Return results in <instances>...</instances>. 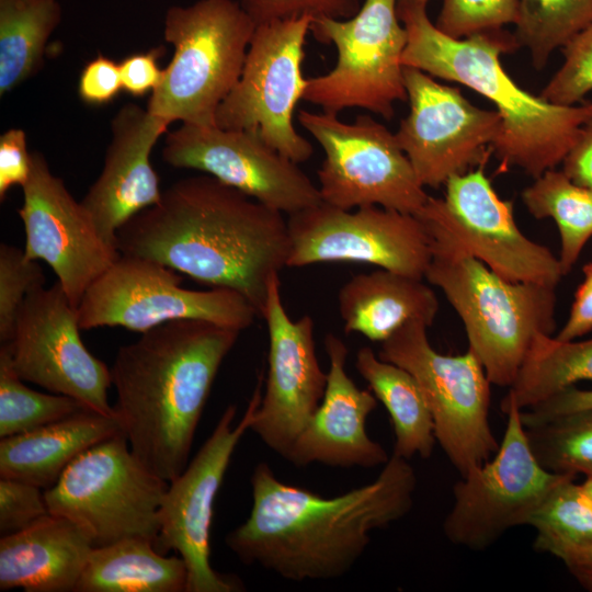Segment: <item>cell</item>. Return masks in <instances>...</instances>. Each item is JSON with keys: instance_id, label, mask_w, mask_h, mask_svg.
<instances>
[{"instance_id": "1", "label": "cell", "mask_w": 592, "mask_h": 592, "mask_svg": "<svg viewBox=\"0 0 592 592\" xmlns=\"http://www.w3.org/2000/svg\"><path fill=\"white\" fill-rule=\"evenodd\" d=\"M212 175L181 179L116 232L121 254L160 262L242 294L262 316L271 277L287 267V218Z\"/></svg>"}, {"instance_id": "2", "label": "cell", "mask_w": 592, "mask_h": 592, "mask_svg": "<svg viewBox=\"0 0 592 592\" xmlns=\"http://www.w3.org/2000/svg\"><path fill=\"white\" fill-rule=\"evenodd\" d=\"M250 482V514L225 543L242 563L299 582L346 574L372 531L411 511L417 476L408 459L391 454L375 480L332 498L280 480L266 463Z\"/></svg>"}, {"instance_id": "3", "label": "cell", "mask_w": 592, "mask_h": 592, "mask_svg": "<svg viewBox=\"0 0 592 592\" xmlns=\"http://www.w3.org/2000/svg\"><path fill=\"white\" fill-rule=\"evenodd\" d=\"M240 332L174 320L117 351L111 367L115 417L135 456L168 482L189 464L210 388Z\"/></svg>"}, {"instance_id": "4", "label": "cell", "mask_w": 592, "mask_h": 592, "mask_svg": "<svg viewBox=\"0 0 592 592\" xmlns=\"http://www.w3.org/2000/svg\"><path fill=\"white\" fill-rule=\"evenodd\" d=\"M399 18L408 34L405 67L462 83L496 106L502 124L492 152L500 170L519 168L535 179L562 162L592 117V103L558 105L523 90L501 65L500 55L519 47L502 30L453 38L435 26L426 8Z\"/></svg>"}, {"instance_id": "5", "label": "cell", "mask_w": 592, "mask_h": 592, "mask_svg": "<svg viewBox=\"0 0 592 592\" xmlns=\"http://www.w3.org/2000/svg\"><path fill=\"white\" fill-rule=\"evenodd\" d=\"M418 217L431 237V262L424 278L457 312L468 350L491 385L510 388L536 337L556 330V288L502 277L440 224Z\"/></svg>"}, {"instance_id": "6", "label": "cell", "mask_w": 592, "mask_h": 592, "mask_svg": "<svg viewBox=\"0 0 592 592\" xmlns=\"http://www.w3.org/2000/svg\"><path fill=\"white\" fill-rule=\"evenodd\" d=\"M257 23L234 0L172 5L163 36L174 47L146 109L169 123L215 125V114L238 82Z\"/></svg>"}, {"instance_id": "7", "label": "cell", "mask_w": 592, "mask_h": 592, "mask_svg": "<svg viewBox=\"0 0 592 592\" xmlns=\"http://www.w3.org/2000/svg\"><path fill=\"white\" fill-rule=\"evenodd\" d=\"M168 486L121 433L80 454L45 490V499L49 512L75 523L93 548L132 537L155 543Z\"/></svg>"}, {"instance_id": "8", "label": "cell", "mask_w": 592, "mask_h": 592, "mask_svg": "<svg viewBox=\"0 0 592 592\" xmlns=\"http://www.w3.org/2000/svg\"><path fill=\"white\" fill-rule=\"evenodd\" d=\"M400 21L397 0H364L348 19L314 18L310 31L335 47L337 61L307 79L303 100L327 113L358 107L390 119L395 103L408 100L402 65L408 34Z\"/></svg>"}, {"instance_id": "9", "label": "cell", "mask_w": 592, "mask_h": 592, "mask_svg": "<svg viewBox=\"0 0 592 592\" xmlns=\"http://www.w3.org/2000/svg\"><path fill=\"white\" fill-rule=\"evenodd\" d=\"M177 271L155 260L121 254L84 293L77 310L81 330L124 327L144 333L174 320H203L243 331L259 316L239 292L189 289Z\"/></svg>"}, {"instance_id": "10", "label": "cell", "mask_w": 592, "mask_h": 592, "mask_svg": "<svg viewBox=\"0 0 592 592\" xmlns=\"http://www.w3.org/2000/svg\"><path fill=\"white\" fill-rule=\"evenodd\" d=\"M428 328L420 321L406 323L380 343L378 356L414 377L433 417L436 442L462 477L499 448L489 422L491 383L470 350L460 355L434 350Z\"/></svg>"}, {"instance_id": "11", "label": "cell", "mask_w": 592, "mask_h": 592, "mask_svg": "<svg viewBox=\"0 0 592 592\" xmlns=\"http://www.w3.org/2000/svg\"><path fill=\"white\" fill-rule=\"evenodd\" d=\"M325 159L317 171L321 201L341 209L380 206L417 215L429 195L396 134L368 115L346 123L337 114L298 113Z\"/></svg>"}, {"instance_id": "12", "label": "cell", "mask_w": 592, "mask_h": 592, "mask_svg": "<svg viewBox=\"0 0 592 592\" xmlns=\"http://www.w3.org/2000/svg\"><path fill=\"white\" fill-rule=\"evenodd\" d=\"M312 20L303 15L257 24L240 78L214 119L221 128L257 133L297 163L314 153L311 143L294 125L307 84L301 65Z\"/></svg>"}, {"instance_id": "13", "label": "cell", "mask_w": 592, "mask_h": 592, "mask_svg": "<svg viewBox=\"0 0 592 592\" xmlns=\"http://www.w3.org/2000/svg\"><path fill=\"white\" fill-rule=\"evenodd\" d=\"M506 428L493 457L471 467L453 487L444 519L445 537L456 546L483 550L509 530L528 525L549 491L566 476L546 470L526 439L521 410L501 401Z\"/></svg>"}, {"instance_id": "14", "label": "cell", "mask_w": 592, "mask_h": 592, "mask_svg": "<svg viewBox=\"0 0 592 592\" xmlns=\"http://www.w3.org/2000/svg\"><path fill=\"white\" fill-rule=\"evenodd\" d=\"M263 372L243 417L235 422L237 407L229 405L209 437L164 493L159 512L155 549L166 555L179 553L187 568L186 592H235L242 584L232 576L218 573L210 566V526L214 503L232 454L250 430L262 397Z\"/></svg>"}, {"instance_id": "15", "label": "cell", "mask_w": 592, "mask_h": 592, "mask_svg": "<svg viewBox=\"0 0 592 592\" xmlns=\"http://www.w3.org/2000/svg\"><path fill=\"white\" fill-rule=\"evenodd\" d=\"M287 267L325 262L368 263L424 278L431 237L413 214L380 206L341 209L323 202L287 217Z\"/></svg>"}, {"instance_id": "16", "label": "cell", "mask_w": 592, "mask_h": 592, "mask_svg": "<svg viewBox=\"0 0 592 592\" xmlns=\"http://www.w3.org/2000/svg\"><path fill=\"white\" fill-rule=\"evenodd\" d=\"M80 330L78 310L56 282L27 295L13 334L1 349L21 379L115 415L107 399L111 368L89 352Z\"/></svg>"}, {"instance_id": "17", "label": "cell", "mask_w": 592, "mask_h": 592, "mask_svg": "<svg viewBox=\"0 0 592 592\" xmlns=\"http://www.w3.org/2000/svg\"><path fill=\"white\" fill-rule=\"evenodd\" d=\"M403 76L410 111L395 134L420 183L437 189L485 164L501 130L500 114L417 68L405 67Z\"/></svg>"}, {"instance_id": "18", "label": "cell", "mask_w": 592, "mask_h": 592, "mask_svg": "<svg viewBox=\"0 0 592 592\" xmlns=\"http://www.w3.org/2000/svg\"><path fill=\"white\" fill-rule=\"evenodd\" d=\"M483 166L452 177L444 197L429 196L417 215L440 224L502 277L556 288L565 276L558 257L521 231L512 201L497 194Z\"/></svg>"}, {"instance_id": "19", "label": "cell", "mask_w": 592, "mask_h": 592, "mask_svg": "<svg viewBox=\"0 0 592 592\" xmlns=\"http://www.w3.org/2000/svg\"><path fill=\"white\" fill-rule=\"evenodd\" d=\"M162 159L212 175L287 216L322 202L299 163L254 132L182 123L168 134Z\"/></svg>"}, {"instance_id": "20", "label": "cell", "mask_w": 592, "mask_h": 592, "mask_svg": "<svg viewBox=\"0 0 592 592\" xmlns=\"http://www.w3.org/2000/svg\"><path fill=\"white\" fill-rule=\"evenodd\" d=\"M22 192L18 213L25 231L24 254L46 262L78 308L87 289L121 253L101 235L81 201L53 174L41 152L32 153L31 173Z\"/></svg>"}, {"instance_id": "21", "label": "cell", "mask_w": 592, "mask_h": 592, "mask_svg": "<svg viewBox=\"0 0 592 592\" xmlns=\"http://www.w3.org/2000/svg\"><path fill=\"white\" fill-rule=\"evenodd\" d=\"M261 317L269 334L267 375L250 430L286 459L323 398L327 373L316 354L314 320L288 316L278 273L270 280Z\"/></svg>"}, {"instance_id": "22", "label": "cell", "mask_w": 592, "mask_h": 592, "mask_svg": "<svg viewBox=\"0 0 592 592\" xmlns=\"http://www.w3.org/2000/svg\"><path fill=\"white\" fill-rule=\"evenodd\" d=\"M170 124L133 103L122 106L111 122L102 171L81 204L101 235L115 246L117 230L161 197L150 155Z\"/></svg>"}, {"instance_id": "23", "label": "cell", "mask_w": 592, "mask_h": 592, "mask_svg": "<svg viewBox=\"0 0 592 592\" xmlns=\"http://www.w3.org/2000/svg\"><path fill=\"white\" fill-rule=\"evenodd\" d=\"M325 349L329 371L323 398L286 460L298 467L311 463L340 468L385 465L390 456L366 431L378 399L372 390L358 388L346 373L349 350L340 338L328 333Z\"/></svg>"}, {"instance_id": "24", "label": "cell", "mask_w": 592, "mask_h": 592, "mask_svg": "<svg viewBox=\"0 0 592 592\" xmlns=\"http://www.w3.org/2000/svg\"><path fill=\"white\" fill-rule=\"evenodd\" d=\"M93 546L70 520L48 513L0 539V590L75 591Z\"/></svg>"}, {"instance_id": "25", "label": "cell", "mask_w": 592, "mask_h": 592, "mask_svg": "<svg viewBox=\"0 0 592 592\" xmlns=\"http://www.w3.org/2000/svg\"><path fill=\"white\" fill-rule=\"evenodd\" d=\"M121 433L115 415L83 409L35 430L2 437L0 477L26 481L46 490L80 454Z\"/></svg>"}, {"instance_id": "26", "label": "cell", "mask_w": 592, "mask_h": 592, "mask_svg": "<svg viewBox=\"0 0 592 592\" xmlns=\"http://www.w3.org/2000/svg\"><path fill=\"white\" fill-rule=\"evenodd\" d=\"M338 307L345 333H361L382 343L406 323L420 321L430 327L440 304L423 278L378 267L344 283Z\"/></svg>"}, {"instance_id": "27", "label": "cell", "mask_w": 592, "mask_h": 592, "mask_svg": "<svg viewBox=\"0 0 592 592\" xmlns=\"http://www.w3.org/2000/svg\"><path fill=\"white\" fill-rule=\"evenodd\" d=\"M187 568L180 556L167 557L153 542L126 538L93 548L76 592H186Z\"/></svg>"}, {"instance_id": "28", "label": "cell", "mask_w": 592, "mask_h": 592, "mask_svg": "<svg viewBox=\"0 0 592 592\" xmlns=\"http://www.w3.org/2000/svg\"><path fill=\"white\" fill-rule=\"evenodd\" d=\"M354 365L389 413L395 434L392 454L408 460L415 455L430 458L436 442L434 421L414 377L382 360L369 346L357 351Z\"/></svg>"}, {"instance_id": "29", "label": "cell", "mask_w": 592, "mask_h": 592, "mask_svg": "<svg viewBox=\"0 0 592 592\" xmlns=\"http://www.w3.org/2000/svg\"><path fill=\"white\" fill-rule=\"evenodd\" d=\"M58 0H0V94L36 75L61 21Z\"/></svg>"}, {"instance_id": "30", "label": "cell", "mask_w": 592, "mask_h": 592, "mask_svg": "<svg viewBox=\"0 0 592 592\" xmlns=\"http://www.w3.org/2000/svg\"><path fill=\"white\" fill-rule=\"evenodd\" d=\"M583 380L592 382V339L561 341L539 334L502 400L524 410Z\"/></svg>"}, {"instance_id": "31", "label": "cell", "mask_w": 592, "mask_h": 592, "mask_svg": "<svg viewBox=\"0 0 592 592\" xmlns=\"http://www.w3.org/2000/svg\"><path fill=\"white\" fill-rule=\"evenodd\" d=\"M522 201L535 218L555 221L558 259L563 275L568 274L592 238V190L576 184L562 170L550 169L523 190Z\"/></svg>"}, {"instance_id": "32", "label": "cell", "mask_w": 592, "mask_h": 592, "mask_svg": "<svg viewBox=\"0 0 592 592\" xmlns=\"http://www.w3.org/2000/svg\"><path fill=\"white\" fill-rule=\"evenodd\" d=\"M536 532V551L565 557L592 548V498L576 477L566 475L528 521Z\"/></svg>"}, {"instance_id": "33", "label": "cell", "mask_w": 592, "mask_h": 592, "mask_svg": "<svg viewBox=\"0 0 592 592\" xmlns=\"http://www.w3.org/2000/svg\"><path fill=\"white\" fill-rule=\"evenodd\" d=\"M592 22V0H519L513 34L528 48L533 66L545 67L550 54L563 47Z\"/></svg>"}, {"instance_id": "34", "label": "cell", "mask_w": 592, "mask_h": 592, "mask_svg": "<svg viewBox=\"0 0 592 592\" xmlns=\"http://www.w3.org/2000/svg\"><path fill=\"white\" fill-rule=\"evenodd\" d=\"M530 447L546 470L592 477V409L524 426Z\"/></svg>"}, {"instance_id": "35", "label": "cell", "mask_w": 592, "mask_h": 592, "mask_svg": "<svg viewBox=\"0 0 592 592\" xmlns=\"http://www.w3.org/2000/svg\"><path fill=\"white\" fill-rule=\"evenodd\" d=\"M87 409L76 399L29 388L0 349V437L21 434Z\"/></svg>"}, {"instance_id": "36", "label": "cell", "mask_w": 592, "mask_h": 592, "mask_svg": "<svg viewBox=\"0 0 592 592\" xmlns=\"http://www.w3.org/2000/svg\"><path fill=\"white\" fill-rule=\"evenodd\" d=\"M45 276L38 261L25 257L24 250L0 244V341L12 337L19 312L27 295L44 286Z\"/></svg>"}, {"instance_id": "37", "label": "cell", "mask_w": 592, "mask_h": 592, "mask_svg": "<svg viewBox=\"0 0 592 592\" xmlns=\"http://www.w3.org/2000/svg\"><path fill=\"white\" fill-rule=\"evenodd\" d=\"M519 0H443L434 23L445 35L464 38L515 24Z\"/></svg>"}, {"instance_id": "38", "label": "cell", "mask_w": 592, "mask_h": 592, "mask_svg": "<svg viewBox=\"0 0 592 592\" xmlns=\"http://www.w3.org/2000/svg\"><path fill=\"white\" fill-rule=\"evenodd\" d=\"M565 61L539 93L558 105H574L592 91V22L563 46Z\"/></svg>"}, {"instance_id": "39", "label": "cell", "mask_w": 592, "mask_h": 592, "mask_svg": "<svg viewBox=\"0 0 592 592\" xmlns=\"http://www.w3.org/2000/svg\"><path fill=\"white\" fill-rule=\"evenodd\" d=\"M48 513L44 489L18 479H0L1 536L22 531Z\"/></svg>"}, {"instance_id": "40", "label": "cell", "mask_w": 592, "mask_h": 592, "mask_svg": "<svg viewBox=\"0 0 592 592\" xmlns=\"http://www.w3.org/2000/svg\"><path fill=\"white\" fill-rule=\"evenodd\" d=\"M257 24L303 15L348 19L360 9V0H241Z\"/></svg>"}, {"instance_id": "41", "label": "cell", "mask_w": 592, "mask_h": 592, "mask_svg": "<svg viewBox=\"0 0 592 592\" xmlns=\"http://www.w3.org/2000/svg\"><path fill=\"white\" fill-rule=\"evenodd\" d=\"M123 90L119 64L98 54L84 65L78 82L80 99L90 105L112 102Z\"/></svg>"}, {"instance_id": "42", "label": "cell", "mask_w": 592, "mask_h": 592, "mask_svg": "<svg viewBox=\"0 0 592 592\" xmlns=\"http://www.w3.org/2000/svg\"><path fill=\"white\" fill-rule=\"evenodd\" d=\"M32 169V153L26 146V135L22 128H9L0 136V200L7 197L12 186L21 187L27 181Z\"/></svg>"}, {"instance_id": "43", "label": "cell", "mask_w": 592, "mask_h": 592, "mask_svg": "<svg viewBox=\"0 0 592 592\" xmlns=\"http://www.w3.org/2000/svg\"><path fill=\"white\" fill-rule=\"evenodd\" d=\"M163 53V47H155L125 57L119 62L123 90L133 96H144L155 91L163 78V69L158 64Z\"/></svg>"}, {"instance_id": "44", "label": "cell", "mask_w": 592, "mask_h": 592, "mask_svg": "<svg viewBox=\"0 0 592 592\" xmlns=\"http://www.w3.org/2000/svg\"><path fill=\"white\" fill-rule=\"evenodd\" d=\"M592 409V389L568 387L551 397L521 410L524 426L545 422L558 415Z\"/></svg>"}, {"instance_id": "45", "label": "cell", "mask_w": 592, "mask_h": 592, "mask_svg": "<svg viewBox=\"0 0 592 592\" xmlns=\"http://www.w3.org/2000/svg\"><path fill=\"white\" fill-rule=\"evenodd\" d=\"M583 281L578 286L568 318L555 337L561 341L576 340L592 331V262L582 267Z\"/></svg>"}, {"instance_id": "46", "label": "cell", "mask_w": 592, "mask_h": 592, "mask_svg": "<svg viewBox=\"0 0 592 592\" xmlns=\"http://www.w3.org/2000/svg\"><path fill=\"white\" fill-rule=\"evenodd\" d=\"M562 164V171L571 181L592 190V117L581 127Z\"/></svg>"}, {"instance_id": "47", "label": "cell", "mask_w": 592, "mask_h": 592, "mask_svg": "<svg viewBox=\"0 0 592 592\" xmlns=\"http://www.w3.org/2000/svg\"><path fill=\"white\" fill-rule=\"evenodd\" d=\"M561 561L576 581L592 592V548L571 554Z\"/></svg>"}, {"instance_id": "48", "label": "cell", "mask_w": 592, "mask_h": 592, "mask_svg": "<svg viewBox=\"0 0 592 592\" xmlns=\"http://www.w3.org/2000/svg\"><path fill=\"white\" fill-rule=\"evenodd\" d=\"M430 0H397L398 15L412 9L426 8Z\"/></svg>"}, {"instance_id": "49", "label": "cell", "mask_w": 592, "mask_h": 592, "mask_svg": "<svg viewBox=\"0 0 592 592\" xmlns=\"http://www.w3.org/2000/svg\"><path fill=\"white\" fill-rule=\"evenodd\" d=\"M582 487L587 493L592 498V477H587L582 483Z\"/></svg>"}]
</instances>
